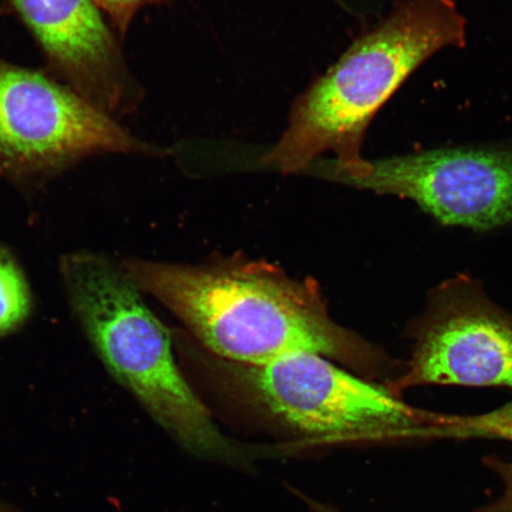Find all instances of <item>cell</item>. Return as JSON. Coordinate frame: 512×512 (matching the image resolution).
I'll use <instances>...</instances> for the list:
<instances>
[{
	"mask_svg": "<svg viewBox=\"0 0 512 512\" xmlns=\"http://www.w3.org/2000/svg\"><path fill=\"white\" fill-rule=\"evenodd\" d=\"M0 512H23L16 507V505L0 499Z\"/></svg>",
	"mask_w": 512,
	"mask_h": 512,
	"instance_id": "14",
	"label": "cell"
},
{
	"mask_svg": "<svg viewBox=\"0 0 512 512\" xmlns=\"http://www.w3.org/2000/svg\"><path fill=\"white\" fill-rule=\"evenodd\" d=\"M140 292L182 320L219 360L264 366L315 354L374 373L386 361L373 345L329 315L316 288L266 266L120 261Z\"/></svg>",
	"mask_w": 512,
	"mask_h": 512,
	"instance_id": "1",
	"label": "cell"
},
{
	"mask_svg": "<svg viewBox=\"0 0 512 512\" xmlns=\"http://www.w3.org/2000/svg\"><path fill=\"white\" fill-rule=\"evenodd\" d=\"M59 270L70 310L108 373L178 446L242 471L270 454L265 446L242 444L222 432L179 369L168 329L120 262L78 251L64 255Z\"/></svg>",
	"mask_w": 512,
	"mask_h": 512,
	"instance_id": "2",
	"label": "cell"
},
{
	"mask_svg": "<svg viewBox=\"0 0 512 512\" xmlns=\"http://www.w3.org/2000/svg\"><path fill=\"white\" fill-rule=\"evenodd\" d=\"M293 494L300 499V501L304 502L306 507L309 508L312 512H341L335 507H332L330 504H326L318 501L316 498H312L304 494V492L296 490L294 488L290 489Z\"/></svg>",
	"mask_w": 512,
	"mask_h": 512,
	"instance_id": "13",
	"label": "cell"
},
{
	"mask_svg": "<svg viewBox=\"0 0 512 512\" xmlns=\"http://www.w3.org/2000/svg\"><path fill=\"white\" fill-rule=\"evenodd\" d=\"M466 38V19L453 0L396 3L300 96L262 163L296 174L332 151L334 178L355 176L367 162L363 140L375 115L416 69L441 50L464 48Z\"/></svg>",
	"mask_w": 512,
	"mask_h": 512,
	"instance_id": "3",
	"label": "cell"
},
{
	"mask_svg": "<svg viewBox=\"0 0 512 512\" xmlns=\"http://www.w3.org/2000/svg\"><path fill=\"white\" fill-rule=\"evenodd\" d=\"M160 156L48 72L0 56V178L36 192L87 158Z\"/></svg>",
	"mask_w": 512,
	"mask_h": 512,
	"instance_id": "5",
	"label": "cell"
},
{
	"mask_svg": "<svg viewBox=\"0 0 512 512\" xmlns=\"http://www.w3.org/2000/svg\"><path fill=\"white\" fill-rule=\"evenodd\" d=\"M94 2L115 34L124 37L140 9L147 5L169 2V0H94Z\"/></svg>",
	"mask_w": 512,
	"mask_h": 512,
	"instance_id": "11",
	"label": "cell"
},
{
	"mask_svg": "<svg viewBox=\"0 0 512 512\" xmlns=\"http://www.w3.org/2000/svg\"><path fill=\"white\" fill-rule=\"evenodd\" d=\"M419 439H498L512 441V401L494 411L476 415L427 412Z\"/></svg>",
	"mask_w": 512,
	"mask_h": 512,
	"instance_id": "9",
	"label": "cell"
},
{
	"mask_svg": "<svg viewBox=\"0 0 512 512\" xmlns=\"http://www.w3.org/2000/svg\"><path fill=\"white\" fill-rule=\"evenodd\" d=\"M488 465L502 479L503 491L494 502L484 505L477 512H512V463L491 459Z\"/></svg>",
	"mask_w": 512,
	"mask_h": 512,
	"instance_id": "12",
	"label": "cell"
},
{
	"mask_svg": "<svg viewBox=\"0 0 512 512\" xmlns=\"http://www.w3.org/2000/svg\"><path fill=\"white\" fill-rule=\"evenodd\" d=\"M343 183L405 198L448 227H510L512 137L367 160Z\"/></svg>",
	"mask_w": 512,
	"mask_h": 512,
	"instance_id": "6",
	"label": "cell"
},
{
	"mask_svg": "<svg viewBox=\"0 0 512 512\" xmlns=\"http://www.w3.org/2000/svg\"><path fill=\"white\" fill-rule=\"evenodd\" d=\"M216 361L224 379L279 433L278 456L418 439L426 426V411L323 356L290 355L264 366Z\"/></svg>",
	"mask_w": 512,
	"mask_h": 512,
	"instance_id": "4",
	"label": "cell"
},
{
	"mask_svg": "<svg viewBox=\"0 0 512 512\" xmlns=\"http://www.w3.org/2000/svg\"><path fill=\"white\" fill-rule=\"evenodd\" d=\"M34 307L31 287L14 253L0 245V341L28 322Z\"/></svg>",
	"mask_w": 512,
	"mask_h": 512,
	"instance_id": "10",
	"label": "cell"
},
{
	"mask_svg": "<svg viewBox=\"0 0 512 512\" xmlns=\"http://www.w3.org/2000/svg\"><path fill=\"white\" fill-rule=\"evenodd\" d=\"M40 47L47 72L117 119L142 93L94 0H9Z\"/></svg>",
	"mask_w": 512,
	"mask_h": 512,
	"instance_id": "8",
	"label": "cell"
},
{
	"mask_svg": "<svg viewBox=\"0 0 512 512\" xmlns=\"http://www.w3.org/2000/svg\"><path fill=\"white\" fill-rule=\"evenodd\" d=\"M413 336L395 394L424 384L512 389V313L491 302L477 281L462 275L435 287Z\"/></svg>",
	"mask_w": 512,
	"mask_h": 512,
	"instance_id": "7",
	"label": "cell"
}]
</instances>
